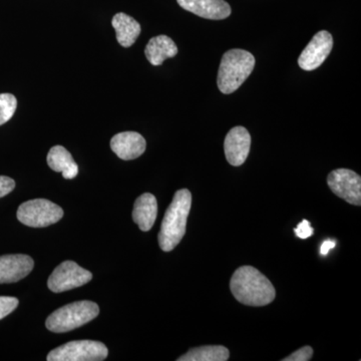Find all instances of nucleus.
I'll return each mask as SVG.
<instances>
[{"instance_id":"f257e3e1","label":"nucleus","mask_w":361,"mask_h":361,"mask_svg":"<svg viewBox=\"0 0 361 361\" xmlns=\"http://www.w3.org/2000/svg\"><path fill=\"white\" fill-rule=\"evenodd\" d=\"M230 289L240 303L255 307L268 305L276 296L269 279L252 266H242L235 271Z\"/></svg>"},{"instance_id":"f03ea898","label":"nucleus","mask_w":361,"mask_h":361,"mask_svg":"<svg viewBox=\"0 0 361 361\" xmlns=\"http://www.w3.org/2000/svg\"><path fill=\"white\" fill-rule=\"evenodd\" d=\"M192 206V194L189 190L176 192L172 203L169 206L159 233V244L161 250H174L186 234L187 220Z\"/></svg>"},{"instance_id":"7ed1b4c3","label":"nucleus","mask_w":361,"mask_h":361,"mask_svg":"<svg viewBox=\"0 0 361 361\" xmlns=\"http://www.w3.org/2000/svg\"><path fill=\"white\" fill-rule=\"evenodd\" d=\"M255 66V58L244 49H234L226 51L221 59L217 85L221 92L232 94L249 78Z\"/></svg>"},{"instance_id":"20e7f679","label":"nucleus","mask_w":361,"mask_h":361,"mask_svg":"<svg viewBox=\"0 0 361 361\" xmlns=\"http://www.w3.org/2000/svg\"><path fill=\"white\" fill-rule=\"evenodd\" d=\"M99 308L92 301H77L63 306L47 317V329L54 334H63L87 324L99 315Z\"/></svg>"},{"instance_id":"39448f33","label":"nucleus","mask_w":361,"mask_h":361,"mask_svg":"<svg viewBox=\"0 0 361 361\" xmlns=\"http://www.w3.org/2000/svg\"><path fill=\"white\" fill-rule=\"evenodd\" d=\"M16 216L28 227L44 228L58 223L63 217V210L47 199H35L21 204Z\"/></svg>"},{"instance_id":"423d86ee","label":"nucleus","mask_w":361,"mask_h":361,"mask_svg":"<svg viewBox=\"0 0 361 361\" xmlns=\"http://www.w3.org/2000/svg\"><path fill=\"white\" fill-rule=\"evenodd\" d=\"M109 350L103 342L71 341L54 349L47 355L49 361H102L108 357Z\"/></svg>"},{"instance_id":"0eeeda50","label":"nucleus","mask_w":361,"mask_h":361,"mask_svg":"<svg viewBox=\"0 0 361 361\" xmlns=\"http://www.w3.org/2000/svg\"><path fill=\"white\" fill-rule=\"evenodd\" d=\"M92 279V274L90 271L80 267L73 261H65L51 273L47 286L54 293H61L89 283Z\"/></svg>"},{"instance_id":"6e6552de","label":"nucleus","mask_w":361,"mask_h":361,"mask_svg":"<svg viewBox=\"0 0 361 361\" xmlns=\"http://www.w3.org/2000/svg\"><path fill=\"white\" fill-rule=\"evenodd\" d=\"M327 184L339 198L351 205L360 206L361 178L357 173L348 169H337L327 177Z\"/></svg>"},{"instance_id":"1a4fd4ad","label":"nucleus","mask_w":361,"mask_h":361,"mask_svg":"<svg viewBox=\"0 0 361 361\" xmlns=\"http://www.w3.org/2000/svg\"><path fill=\"white\" fill-rule=\"evenodd\" d=\"M334 47V39L326 30L316 33L298 59V65L304 71H314L329 58Z\"/></svg>"},{"instance_id":"9d476101","label":"nucleus","mask_w":361,"mask_h":361,"mask_svg":"<svg viewBox=\"0 0 361 361\" xmlns=\"http://www.w3.org/2000/svg\"><path fill=\"white\" fill-rule=\"evenodd\" d=\"M251 148V135L243 127H235L225 137L224 151L230 165L239 167L248 158Z\"/></svg>"},{"instance_id":"9b49d317","label":"nucleus","mask_w":361,"mask_h":361,"mask_svg":"<svg viewBox=\"0 0 361 361\" xmlns=\"http://www.w3.org/2000/svg\"><path fill=\"white\" fill-rule=\"evenodd\" d=\"M33 266L32 258L23 254L0 256V284L20 281L32 272Z\"/></svg>"},{"instance_id":"f8f14e48","label":"nucleus","mask_w":361,"mask_h":361,"mask_svg":"<svg viewBox=\"0 0 361 361\" xmlns=\"http://www.w3.org/2000/svg\"><path fill=\"white\" fill-rule=\"evenodd\" d=\"M146 140L139 133H118L111 140V149L118 158L125 161L139 158L146 151Z\"/></svg>"},{"instance_id":"ddd939ff","label":"nucleus","mask_w":361,"mask_h":361,"mask_svg":"<svg viewBox=\"0 0 361 361\" xmlns=\"http://www.w3.org/2000/svg\"><path fill=\"white\" fill-rule=\"evenodd\" d=\"M185 11L206 20H222L229 18L231 7L225 0H177Z\"/></svg>"},{"instance_id":"4468645a","label":"nucleus","mask_w":361,"mask_h":361,"mask_svg":"<svg viewBox=\"0 0 361 361\" xmlns=\"http://www.w3.org/2000/svg\"><path fill=\"white\" fill-rule=\"evenodd\" d=\"M158 215V203L153 194L141 195L135 202L133 220L142 231L147 232L153 228Z\"/></svg>"},{"instance_id":"2eb2a0df","label":"nucleus","mask_w":361,"mask_h":361,"mask_svg":"<svg viewBox=\"0 0 361 361\" xmlns=\"http://www.w3.org/2000/svg\"><path fill=\"white\" fill-rule=\"evenodd\" d=\"M178 47L174 40L167 35H158L149 39L145 54L151 65L161 66L167 59L177 56Z\"/></svg>"},{"instance_id":"dca6fc26","label":"nucleus","mask_w":361,"mask_h":361,"mask_svg":"<svg viewBox=\"0 0 361 361\" xmlns=\"http://www.w3.org/2000/svg\"><path fill=\"white\" fill-rule=\"evenodd\" d=\"M47 160L49 167L54 172L61 173L65 179L71 180L77 177L78 166L65 147H52Z\"/></svg>"},{"instance_id":"f3484780","label":"nucleus","mask_w":361,"mask_h":361,"mask_svg":"<svg viewBox=\"0 0 361 361\" xmlns=\"http://www.w3.org/2000/svg\"><path fill=\"white\" fill-rule=\"evenodd\" d=\"M111 25L116 30V40L123 47H132L141 35V25L128 14L116 13L111 20Z\"/></svg>"},{"instance_id":"a211bd4d","label":"nucleus","mask_w":361,"mask_h":361,"mask_svg":"<svg viewBox=\"0 0 361 361\" xmlns=\"http://www.w3.org/2000/svg\"><path fill=\"white\" fill-rule=\"evenodd\" d=\"M230 353L225 346L206 345L192 348L186 355L178 358L179 361H226L229 360Z\"/></svg>"},{"instance_id":"6ab92c4d","label":"nucleus","mask_w":361,"mask_h":361,"mask_svg":"<svg viewBox=\"0 0 361 361\" xmlns=\"http://www.w3.org/2000/svg\"><path fill=\"white\" fill-rule=\"evenodd\" d=\"M18 108V99L11 94H0V126L13 118Z\"/></svg>"},{"instance_id":"aec40b11","label":"nucleus","mask_w":361,"mask_h":361,"mask_svg":"<svg viewBox=\"0 0 361 361\" xmlns=\"http://www.w3.org/2000/svg\"><path fill=\"white\" fill-rule=\"evenodd\" d=\"M18 303V299L16 297L0 296V320L13 312Z\"/></svg>"},{"instance_id":"412c9836","label":"nucleus","mask_w":361,"mask_h":361,"mask_svg":"<svg viewBox=\"0 0 361 361\" xmlns=\"http://www.w3.org/2000/svg\"><path fill=\"white\" fill-rule=\"evenodd\" d=\"M313 349L310 346H304V348L298 349L291 355L283 358V361H310L312 358Z\"/></svg>"},{"instance_id":"4be33fe9","label":"nucleus","mask_w":361,"mask_h":361,"mask_svg":"<svg viewBox=\"0 0 361 361\" xmlns=\"http://www.w3.org/2000/svg\"><path fill=\"white\" fill-rule=\"evenodd\" d=\"M296 236L300 239H307L312 236L314 229L311 227L310 221L303 220L299 223L298 226L294 229Z\"/></svg>"},{"instance_id":"5701e85b","label":"nucleus","mask_w":361,"mask_h":361,"mask_svg":"<svg viewBox=\"0 0 361 361\" xmlns=\"http://www.w3.org/2000/svg\"><path fill=\"white\" fill-rule=\"evenodd\" d=\"M14 188H16V182L11 178L0 176V198L11 193Z\"/></svg>"},{"instance_id":"b1692460","label":"nucleus","mask_w":361,"mask_h":361,"mask_svg":"<svg viewBox=\"0 0 361 361\" xmlns=\"http://www.w3.org/2000/svg\"><path fill=\"white\" fill-rule=\"evenodd\" d=\"M336 245V242L334 240L329 239L323 242L322 247H320V253L322 255L325 256L329 254V252L334 249Z\"/></svg>"}]
</instances>
